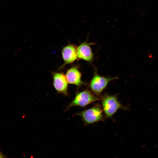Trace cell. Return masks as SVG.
Here are the masks:
<instances>
[{"label": "cell", "mask_w": 158, "mask_h": 158, "mask_svg": "<svg viewBox=\"0 0 158 158\" xmlns=\"http://www.w3.org/2000/svg\"><path fill=\"white\" fill-rule=\"evenodd\" d=\"M101 100L106 118L112 119L113 115L119 109H129L128 106L123 105L118 101L117 95H111L105 93L102 96Z\"/></svg>", "instance_id": "6da1fadb"}, {"label": "cell", "mask_w": 158, "mask_h": 158, "mask_svg": "<svg viewBox=\"0 0 158 158\" xmlns=\"http://www.w3.org/2000/svg\"><path fill=\"white\" fill-rule=\"evenodd\" d=\"M103 111L101 105L97 103L91 108L77 113L75 114L80 116L84 125H87L104 121Z\"/></svg>", "instance_id": "7a4b0ae2"}, {"label": "cell", "mask_w": 158, "mask_h": 158, "mask_svg": "<svg viewBox=\"0 0 158 158\" xmlns=\"http://www.w3.org/2000/svg\"><path fill=\"white\" fill-rule=\"evenodd\" d=\"M100 100L90 91L85 90L76 93L74 99L67 106L65 111L73 107H85L90 104Z\"/></svg>", "instance_id": "3957f363"}, {"label": "cell", "mask_w": 158, "mask_h": 158, "mask_svg": "<svg viewBox=\"0 0 158 158\" xmlns=\"http://www.w3.org/2000/svg\"><path fill=\"white\" fill-rule=\"evenodd\" d=\"M117 78L116 77H105L100 75L97 71H95L89 86L93 94L99 97L109 83Z\"/></svg>", "instance_id": "277c9868"}, {"label": "cell", "mask_w": 158, "mask_h": 158, "mask_svg": "<svg viewBox=\"0 0 158 158\" xmlns=\"http://www.w3.org/2000/svg\"><path fill=\"white\" fill-rule=\"evenodd\" d=\"M52 74L53 86L56 91L58 93L68 95V83L66 75L58 72H53Z\"/></svg>", "instance_id": "5b68a950"}, {"label": "cell", "mask_w": 158, "mask_h": 158, "mask_svg": "<svg viewBox=\"0 0 158 158\" xmlns=\"http://www.w3.org/2000/svg\"><path fill=\"white\" fill-rule=\"evenodd\" d=\"M93 44L88 43L87 41L81 43L77 47V59L89 62H92L94 59V54L90 45Z\"/></svg>", "instance_id": "8992f818"}, {"label": "cell", "mask_w": 158, "mask_h": 158, "mask_svg": "<svg viewBox=\"0 0 158 158\" xmlns=\"http://www.w3.org/2000/svg\"><path fill=\"white\" fill-rule=\"evenodd\" d=\"M65 75L68 83L70 84L79 87L87 84L81 80V74L77 65L74 66L68 69Z\"/></svg>", "instance_id": "52a82bcc"}, {"label": "cell", "mask_w": 158, "mask_h": 158, "mask_svg": "<svg viewBox=\"0 0 158 158\" xmlns=\"http://www.w3.org/2000/svg\"><path fill=\"white\" fill-rule=\"evenodd\" d=\"M77 47L73 44H68L63 48L61 53L64 63L60 69H62L66 65L73 63L77 59Z\"/></svg>", "instance_id": "ba28073f"}, {"label": "cell", "mask_w": 158, "mask_h": 158, "mask_svg": "<svg viewBox=\"0 0 158 158\" xmlns=\"http://www.w3.org/2000/svg\"><path fill=\"white\" fill-rule=\"evenodd\" d=\"M4 155L3 154V153L0 151V158H2L4 157Z\"/></svg>", "instance_id": "9c48e42d"}]
</instances>
